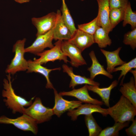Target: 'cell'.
<instances>
[{"mask_svg":"<svg viewBox=\"0 0 136 136\" xmlns=\"http://www.w3.org/2000/svg\"><path fill=\"white\" fill-rule=\"evenodd\" d=\"M7 75V79L3 80L4 89L2 95L5 105L10 109L13 113L18 112L23 113V110L25 107H28L32 103L34 97L28 101L25 98L16 94L13 88L11 74Z\"/></svg>","mask_w":136,"mask_h":136,"instance_id":"1","label":"cell"},{"mask_svg":"<svg viewBox=\"0 0 136 136\" xmlns=\"http://www.w3.org/2000/svg\"><path fill=\"white\" fill-rule=\"evenodd\" d=\"M107 109L108 115L113 118L115 122L132 121L136 115V108L122 95L115 104Z\"/></svg>","mask_w":136,"mask_h":136,"instance_id":"2","label":"cell"},{"mask_svg":"<svg viewBox=\"0 0 136 136\" xmlns=\"http://www.w3.org/2000/svg\"><path fill=\"white\" fill-rule=\"evenodd\" d=\"M26 41L25 38L19 40L13 45L12 51L15 53V56L11 63L7 66L5 70L6 73L13 75L17 72L27 70L28 61L24 57Z\"/></svg>","mask_w":136,"mask_h":136,"instance_id":"3","label":"cell"},{"mask_svg":"<svg viewBox=\"0 0 136 136\" xmlns=\"http://www.w3.org/2000/svg\"><path fill=\"white\" fill-rule=\"evenodd\" d=\"M22 114H26L40 124L50 120L54 115L52 109L47 107L42 104L41 99L36 97L27 108H24Z\"/></svg>","mask_w":136,"mask_h":136,"instance_id":"4","label":"cell"},{"mask_svg":"<svg viewBox=\"0 0 136 136\" xmlns=\"http://www.w3.org/2000/svg\"><path fill=\"white\" fill-rule=\"evenodd\" d=\"M0 123L12 124L20 129L30 131L35 134H37L38 131V124L35 121L24 114L15 119L2 116L0 117Z\"/></svg>","mask_w":136,"mask_h":136,"instance_id":"5","label":"cell"},{"mask_svg":"<svg viewBox=\"0 0 136 136\" xmlns=\"http://www.w3.org/2000/svg\"><path fill=\"white\" fill-rule=\"evenodd\" d=\"M62 41L57 40L54 43L53 47L38 54L37 55L40 57L37 59L35 58L34 61L41 65L46 64L50 61L53 62L56 60H63L66 63L69 62L67 57L64 54L61 49Z\"/></svg>","mask_w":136,"mask_h":136,"instance_id":"6","label":"cell"},{"mask_svg":"<svg viewBox=\"0 0 136 136\" xmlns=\"http://www.w3.org/2000/svg\"><path fill=\"white\" fill-rule=\"evenodd\" d=\"M53 28L46 33L37 37L32 44L25 48V53L37 55L42 52L46 48L50 49L53 47L54 45L52 42L53 39Z\"/></svg>","mask_w":136,"mask_h":136,"instance_id":"7","label":"cell"},{"mask_svg":"<svg viewBox=\"0 0 136 136\" xmlns=\"http://www.w3.org/2000/svg\"><path fill=\"white\" fill-rule=\"evenodd\" d=\"M55 97V104L52 108L54 115L58 117L64 112L75 109L82 104L81 101H69L64 99L58 93L54 88L53 89Z\"/></svg>","mask_w":136,"mask_h":136,"instance_id":"8","label":"cell"},{"mask_svg":"<svg viewBox=\"0 0 136 136\" xmlns=\"http://www.w3.org/2000/svg\"><path fill=\"white\" fill-rule=\"evenodd\" d=\"M56 17V13L52 12L41 17L32 18V23L37 29L36 37L46 33L53 28Z\"/></svg>","mask_w":136,"mask_h":136,"instance_id":"9","label":"cell"},{"mask_svg":"<svg viewBox=\"0 0 136 136\" xmlns=\"http://www.w3.org/2000/svg\"><path fill=\"white\" fill-rule=\"evenodd\" d=\"M61 49L64 54L70 59L69 62L73 66L86 65V61L82 55V52L75 45L68 41H62Z\"/></svg>","mask_w":136,"mask_h":136,"instance_id":"10","label":"cell"},{"mask_svg":"<svg viewBox=\"0 0 136 136\" xmlns=\"http://www.w3.org/2000/svg\"><path fill=\"white\" fill-rule=\"evenodd\" d=\"M97 112L104 116H106L108 114L107 109L102 108L100 106L89 103L81 104L76 109L68 111L67 115L71 117L73 121L77 120L78 117L82 115H87Z\"/></svg>","mask_w":136,"mask_h":136,"instance_id":"11","label":"cell"},{"mask_svg":"<svg viewBox=\"0 0 136 136\" xmlns=\"http://www.w3.org/2000/svg\"><path fill=\"white\" fill-rule=\"evenodd\" d=\"M98 6L97 23L108 33L113 30L110 22L109 0H97Z\"/></svg>","mask_w":136,"mask_h":136,"instance_id":"12","label":"cell"},{"mask_svg":"<svg viewBox=\"0 0 136 136\" xmlns=\"http://www.w3.org/2000/svg\"><path fill=\"white\" fill-rule=\"evenodd\" d=\"M88 90L87 85L85 84L83 87L79 88H74L71 91L61 92L59 93L61 96H66L74 97L82 103L91 104L100 106L104 104L103 101L92 97L90 95Z\"/></svg>","mask_w":136,"mask_h":136,"instance_id":"13","label":"cell"},{"mask_svg":"<svg viewBox=\"0 0 136 136\" xmlns=\"http://www.w3.org/2000/svg\"><path fill=\"white\" fill-rule=\"evenodd\" d=\"M68 41L75 45L82 52L94 43L93 35L78 29H77L71 38Z\"/></svg>","mask_w":136,"mask_h":136,"instance_id":"14","label":"cell"},{"mask_svg":"<svg viewBox=\"0 0 136 136\" xmlns=\"http://www.w3.org/2000/svg\"><path fill=\"white\" fill-rule=\"evenodd\" d=\"M56 13V20L53 28V39L55 40L68 41L72 37V35L62 20L60 10H58Z\"/></svg>","mask_w":136,"mask_h":136,"instance_id":"15","label":"cell"},{"mask_svg":"<svg viewBox=\"0 0 136 136\" xmlns=\"http://www.w3.org/2000/svg\"><path fill=\"white\" fill-rule=\"evenodd\" d=\"M62 67L63 72L67 73L71 78L69 85L70 88L73 89L77 85L83 84L98 86L100 85L99 83L94 81L90 78L75 74L73 68L66 64H63Z\"/></svg>","mask_w":136,"mask_h":136,"instance_id":"16","label":"cell"},{"mask_svg":"<svg viewBox=\"0 0 136 136\" xmlns=\"http://www.w3.org/2000/svg\"><path fill=\"white\" fill-rule=\"evenodd\" d=\"M28 67L27 72V73L35 72L40 73L45 77L47 83L46 87L47 89H53L54 88L49 78V74L53 71L60 70V67L49 69L42 66L40 64L35 62L34 61L29 60L28 61Z\"/></svg>","mask_w":136,"mask_h":136,"instance_id":"17","label":"cell"},{"mask_svg":"<svg viewBox=\"0 0 136 136\" xmlns=\"http://www.w3.org/2000/svg\"><path fill=\"white\" fill-rule=\"evenodd\" d=\"M122 48L118 47L115 50L110 51L101 49L100 51L106 59L107 63L106 70L111 73L115 67L120 65L126 62L121 59L119 56V53Z\"/></svg>","mask_w":136,"mask_h":136,"instance_id":"18","label":"cell"},{"mask_svg":"<svg viewBox=\"0 0 136 136\" xmlns=\"http://www.w3.org/2000/svg\"><path fill=\"white\" fill-rule=\"evenodd\" d=\"M92 61V63L91 66L88 68L87 70L90 73V78L93 80L96 76L101 75L108 77L110 79L113 78V76L104 69L103 66L99 62L94 52L91 51L89 54Z\"/></svg>","mask_w":136,"mask_h":136,"instance_id":"19","label":"cell"},{"mask_svg":"<svg viewBox=\"0 0 136 136\" xmlns=\"http://www.w3.org/2000/svg\"><path fill=\"white\" fill-rule=\"evenodd\" d=\"M118 84V81L114 80L108 87L100 88L99 86L88 85L87 87L88 90L91 91L98 94L101 98L105 105L108 107H110L109 100L112 90L116 87Z\"/></svg>","mask_w":136,"mask_h":136,"instance_id":"20","label":"cell"},{"mask_svg":"<svg viewBox=\"0 0 136 136\" xmlns=\"http://www.w3.org/2000/svg\"><path fill=\"white\" fill-rule=\"evenodd\" d=\"M120 85L119 91L122 95L129 100L136 108V84L134 78L131 77L129 81Z\"/></svg>","mask_w":136,"mask_h":136,"instance_id":"21","label":"cell"},{"mask_svg":"<svg viewBox=\"0 0 136 136\" xmlns=\"http://www.w3.org/2000/svg\"><path fill=\"white\" fill-rule=\"evenodd\" d=\"M109 34L103 28L98 26L93 35L94 43H97L101 49L110 46L112 43V41Z\"/></svg>","mask_w":136,"mask_h":136,"instance_id":"22","label":"cell"},{"mask_svg":"<svg viewBox=\"0 0 136 136\" xmlns=\"http://www.w3.org/2000/svg\"><path fill=\"white\" fill-rule=\"evenodd\" d=\"M61 16L62 20L70 31L72 36L76 31L74 20L65 3V0H62Z\"/></svg>","mask_w":136,"mask_h":136,"instance_id":"23","label":"cell"},{"mask_svg":"<svg viewBox=\"0 0 136 136\" xmlns=\"http://www.w3.org/2000/svg\"><path fill=\"white\" fill-rule=\"evenodd\" d=\"M129 123V122L124 123L115 122L113 126L108 127L102 130L98 136H119V131L128 126Z\"/></svg>","mask_w":136,"mask_h":136,"instance_id":"24","label":"cell"},{"mask_svg":"<svg viewBox=\"0 0 136 136\" xmlns=\"http://www.w3.org/2000/svg\"><path fill=\"white\" fill-rule=\"evenodd\" d=\"M84 120L89 136H97L102 130L92 114L85 115Z\"/></svg>","mask_w":136,"mask_h":136,"instance_id":"25","label":"cell"},{"mask_svg":"<svg viewBox=\"0 0 136 136\" xmlns=\"http://www.w3.org/2000/svg\"><path fill=\"white\" fill-rule=\"evenodd\" d=\"M122 25L125 27L127 24H129L132 30L136 28V12L133 11L131 4L129 2L124 8V13Z\"/></svg>","mask_w":136,"mask_h":136,"instance_id":"26","label":"cell"},{"mask_svg":"<svg viewBox=\"0 0 136 136\" xmlns=\"http://www.w3.org/2000/svg\"><path fill=\"white\" fill-rule=\"evenodd\" d=\"M125 8H115L110 10V19L111 26L113 29L123 20Z\"/></svg>","mask_w":136,"mask_h":136,"instance_id":"27","label":"cell"},{"mask_svg":"<svg viewBox=\"0 0 136 136\" xmlns=\"http://www.w3.org/2000/svg\"><path fill=\"white\" fill-rule=\"evenodd\" d=\"M133 69H136V58L133 59L127 62H125L117 67L115 68L113 72L119 71H121L120 74L118 78L119 81L123 77L120 85L123 84L124 79L127 74Z\"/></svg>","mask_w":136,"mask_h":136,"instance_id":"28","label":"cell"},{"mask_svg":"<svg viewBox=\"0 0 136 136\" xmlns=\"http://www.w3.org/2000/svg\"><path fill=\"white\" fill-rule=\"evenodd\" d=\"M98 26L97 16L88 23L78 25V29L92 35H94Z\"/></svg>","mask_w":136,"mask_h":136,"instance_id":"29","label":"cell"},{"mask_svg":"<svg viewBox=\"0 0 136 136\" xmlns=\"http://www.w3.org/2000/svg\"><path fill=\"white\" fill-rule=\"evenodd\" d=\"M123 42L124 44L130 46L133 50L136 48V28L125 33Z\"/></svg>","mask_w":136,"mask_h":136,"instance_id":"30","label":"cell"},{"mask_svg":"<svg viewBox=\"0 0 136 136\" xmlns=\"http://www.w3.org/2000/svg\"><path fill=\"white\" fill-rule=\"evenodd\" d=\"M129 2L128 0H109L110 9L115 8H125Z\"/></svg>","mask_w":136,"mask_h":136,"instance_id":"31","label":"cell"},{"mask_svg":"<svg viewBox=\"0 0 136 136\" xmlns=\"http://www.w3.org/2000/svg\"><path fill=\"white\" fill-rule=\"evenodd\" d=\"M131 125L125 130L127 135L129 136H136V119H134L132 121Z\"/></svg>","mask_w":136,"mask_h":136,"instance_id":"32","label":"cell"},{"mask_svg":"<svg viewBox=\"0 0 136 136\" xmlns=\"http://www.w3.org/2000/svg\"><path fill=\"white\" fill-rule=\"evenodd\" d=\"M16 2L19 4H23L29 2L31 0H14Z\"/></svg>","mask_w":136,"mask_h":136,"instance_id":"33","label":"cell"},{"mask_svg":"<svg viewBox=\"0 0 136 136\" xmlns=\"http://www.w3.org/2000/svg\"><path fill=\"white\" fill-rule=\"evenodd\" d=\"M130 72L132 73L133 75L134 76V80L135 83L136 84V69H135L134 70H131L129 71Z\"/></svg>","mask_w":136,"mask_h":136,"instance_id":"34","label":"cell"},{"mask_svg":"<svg viewBox=\"0 0 136 136\" xmlns=\"http://www.w3.org/2000/svg\"><path fill=\"white\" fill-rule=\"evenodd\" d=\"M81 0V1H84V0Z\"/></svg>","mask_w":136,"mask_h":136,"instance_id":"35","label":"cell"}]
</instances>
